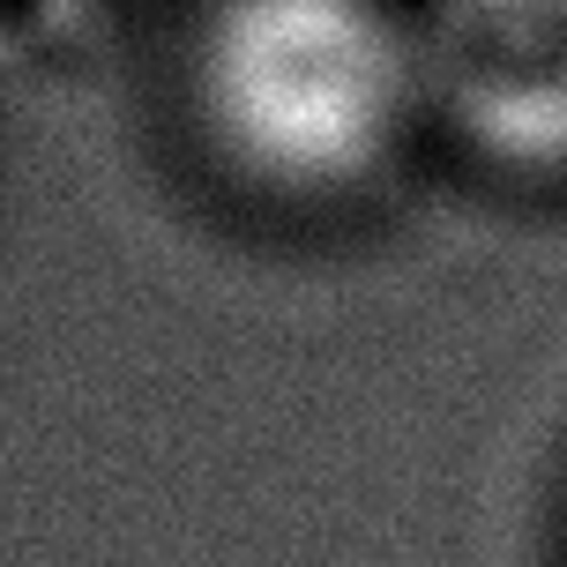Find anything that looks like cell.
Listing matches in <instances>:
<instances>
[{"label": "cell", "instance_id": "1", "mask_svg": "<svg viewBox=\"0 0 567 567\" xmlns=\"http://www.w3.org/2000/svg\"><path fill=\"white\" fill-rule=\"evenodd\" d=\"M187 97L202 142L284 202L373 187L433 120L419 23L396 0H209Z\"/></svg>", "mask_w": 567, "mask_h": 567}, {"label": "cell", "instance_id": "2", "mask_svg": "<svg viewBox=\"0 0 567 567\" xmlns=\"http://www.w3.org/2000/svg\"><path fill=\"white\" fill-rule=\"evenodd\" d=\"M425 105L463 150L567 179V0H419Z\"/></svg>", "mask_w": 567, "mask_h": 567}]
</instances>
